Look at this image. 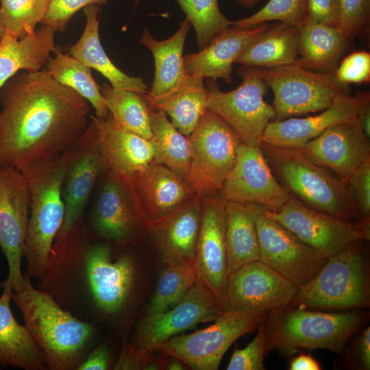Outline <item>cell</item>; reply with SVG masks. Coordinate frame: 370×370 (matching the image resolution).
<instances>
[{
	"label": "cell",
	"mask_w": 370,
	"mask_h": 370,
	"mask_svg": "<svg viewBox=\"0 0 370 370\" xmlns=\"http://www.w3.org/2000/svg\"><path fill=\"white\" fill-rule=\"evenodd\" d=\"M106 171L99 151L95 123L91 119L77 141L69 148L62 197L64 217L57 236H64L82 222V216L99 175Z\"/></svg>",
	"instance_id": "obj_17"
},
{
	"label": "cell",
	"mask_w": 370,
	"mask_h": 370,
	"mask_svg": "<svg viewBox=\"0 0 370 370\" xmlns=\"http://www.w3.org/2000/svg\"><path fill=\"white\" fill-rule=\"evenodd\" d=\"M0 100V166L21 171L62 153L88 126L89 103L46 69L16 74Z\"/></svg>",
	"instance_id": "obj_1"
},
{
	"label": "cell",
	"mask_w": 370,
	"mask_h": 370,
	"mask_svg": "<svg viewBox=\"0 0 370 370\" xmlns=\"http://www.w3.org/2000/svg\"><path fill=\"white\" fill-rule=\"evenodd\" d=\"M50 0H0V23L5 33L22 39L33 34Z\"/></svg>",
	"instance_id": "obj_39"
},
{
	"label": "cell",
	"mask_w": 370,
	"mask_h": 370,
	"mask_svg": "<svg viewBox=\"0 0 370 370\" xmlns=\"http://www.w3.org/2000/svg\"><path fill=\"white\" fill-rule=\"evenodd\" d=\"M237 73L243 82L229 92L221 91L215 81H207V109L226 122L243 144L258 147L267 125L276 119V112L264 101L267 85L251 67L242 66Z\"/></svg>",
	"instance_id": "obj_10"
},
{
	"label": "cell",
	"mask_w": 370,
	"mask_h": 370,
	"mask_svg": "<svg viewBox=\"0 0 370 370\" xmlns=\"http://www.w3.org/2000/svg\"><path fill=\"white\" fill-rule=\"evenodd\" d=\"M347 345L342 358L352 369L358 370L370 369V327L366 326L352 336Z\"/></svg>",
	"instance_id": "obj_46"
},
{
	"label": "cell",
	"mask_w": 370,
	"mask_h": 370,
	"mask_svg": "<svg viewBox=\"0 0 370 370\" xmlns=\"http://www.w3.org/2000/svg\"><path fill=\"white\" fill-rule=\"evenodd\" d=\"M188 138V186L199 199L220 193L236 163L243 143L240 137L220 116L207 110Z\"/></svg>",
	"instance_id": "obj_7"
},
{
	"label": "cell",
	"mask_w": 370,
	"mask_h": 370,
	"mask_svg": "<svg viewBox=\"0 0 370 370\" xmlns=\"http://www.w3.org/2000/svg\"><path fill=\"white\" fill-rule=\"evenodd\" d=\"M129 180L148 227L151 223L163 219L196 197L184 180L166 166L153 160Z\"/></svg>",
	"instance_id": "obj_22"
},
{
	"label": "cell",
	"mask_w": 370,
	"mask_h": 370,
	"mask_svg": "<svg viewBox=\"0 0 370 370\" xmlns=\"http://www.w3.org/2000/svg\"><path fill=\"white\" fill-rule=\"evenodd\" d=\"M349 43L336 27L306 23L299 28L296 62L309 70L334 71Z\"/></svg>",
	"instance_id": "obj_31"
},
{
	"label": "cell",
	"mask_w": 370,
	"mask_h": 370,
	"mask_svg": "<svg viewBox=\"0 0 370 370\" xmlns=\"http://www.w3.org/2000/svg\"><path fill=\"white\" fill-rule=\"evenodd\" d=\"M153 353L138 349L132 343L125 342L114 369H145L153 359Z\"/></svg>",
	"instance_id": "obj_48"
},
{
	"label": "cell",
	"mask_w": 370,
	"mask_h": 370,
	"mask_svg": "<svg viewBox=\"0 0 370 370\" xmlns=\"http://www.w3.org/2000/svg\"><path fill=\"white\" fill-rule=\"evenodd\" d=\"M270 167L291 196L313 210L341 220L361 221L347 182L310 160L299 149L260 145Z\"/></svg>",
	"instance_id": "obj_5"
},
{
	"label": "cell",
	"mask_w": 370,
	"mask_h": 370,
	"mask_svg": "<svg viewBox=\"0 0 370 370\" xmlns=\"http://www.w3.org/2000/svg\"><path fill=\"white\" fill-rule=\"evenodd\" d=\"M365 240L348 245L328 258L319 272L298 288L292 304L325 310L370 307V267Z\"/></svg>",
	"instance_id": "obj_6"
},
{
	"label": "cell",
	"mask_w": 370,
	"mask_h": 370,
	"mask_svg": "<svg viewBox=\"0 0 370 370\" xmlns=\"http://www.w3.org/2000/svg\"><path fill=\"white\" fill-rule=\"evenodd\" d=\"M264 210L326 258L352 242L370 239V219L349 223L308 208L293 196L280 209Z\"/></svg>",
	"instance_id": "obj_11"
},
{
	"label": "cell",
	"mask_w": 370,
	"mask_h": 370,
	"mask_svg": "<svg viewBox=\"0 0 370 370\" xmlns=\"http://www.w3.org/2000/svg\"><path fill=\"white\" fill-rule=\"evenodd\" d=\"M225 242L228 275L248 262L260 260L256 221L247 205L225 201Z\"/></svg>",
	"instance_id": "obj_32"
},
{
	"label": "cell",
	"mask_w": 370,
	"mask_h": 370,
	"mask_svg": "<svg viewBox=\"0 0 370 370\" xmlns=\"http://www.w3.org/2000/svg\"><path fill=\"white\" fill-rule=\"evenodd\" d=\"M191 24L185 18L177 32L170 38L157 40L146 28L139 42L152 53L155 62V74L152 87L145 96L150 107L157 101L169 95L179 88L188 75L184 66L183 51Z\"/></svg>",
	"instance_id": "obj_26"
},
{
	"label": "cell",
	"mask_w": 370,
	"mask_h": 370,
	"mask_svg": "<svg viewBox=\"0 0 370 370\" xmlns=\"http://www.w3.org/2000/svg\"><path fill=\"white\" fill-rule=\"evenodd\" d=\"M171 359L165 362V369L169 370H182L185 369V365L179 359L171 357Z\"/></svg>",
	"instance_id": "obj_52"
},
{
	"label": "cell",
	"mask_w": 370,
	"mask_h": 370,
	"mask_svg": "<svg viewBox=\"0 0 370 370\" xmlns=\"http://www.w3.org/2000/svg\"><path fill=\"white\" fill-rule=\"evenodd\" d=\"M151 140L155 148L153 161L173 171L188 185L190 147L188 136L180 132L162 110H151Z\"/></svg>",
	"instance_id": "obj_34"
},
{
	"label": "cell",
	"mask_w": 370,
	"mask_h": 370,
	"mask_svg": "<svg viewBox=\"0 0 370 370\" xmlns=\"http://www.w3.org/2000/svg\"><path fill=\"white\" fill-rule=\"evenodd\" d=\"M141 0H135L134 7L136 8Z\"/></svg>",
	"instance_id": "obj_55"
},
{
	"label": "cell",
	"mask_w": 370,
	"mask_h": 370,
	"mask_svg": "<svg viewBox=\"0 0 370 370\" xmlns=\"http://www.w3.org/2000/svg\"><path fill=\"white\" fill-rule=\"evenodd\" d=\"M53 53L54 57L51 56L45 65L49 73L91 104L95 116L106 118L109 112L101 87L95 81L90 69L69 53H64L59 47H56Z\"/></svg>",
	"instance_id": "obj_35"
},
{
	"label": "cell",
	"mask_w": 370,
	"mask_h": 370,
	"mask_svg": "<svg viewBox=\"0 0 370 370\" xmlns=\"http://www.w3.org/2000/svg\"><path fill=\"white\" fill-rule=\"evenodd\" d=\"M251 68L273 93L276 120L322 111L338 95L351 93L333 73L313 72L297 62Z\"/></svg>",
	"instance_id": "obj_8"
},
{
	"label": "cell",
	"mask_w": 370,
	"mask_h": 370,
	"mask_svg": "<svg viewBox=\"0 0 370 370\" xmlns=\"http://www.w3.org/2000/svg\"><path fill=\"white\" fill-rule=\"evenodd\" d=\"M193 263L184 261L164 262L145 316L164 312L178 303L197 282Z\"/></svg>",
	"instance_id": "obj_37"
},
{
	"label": "cell",
	"mask_w": 370,
	"mask_h": 370,
	"mask_svg": "<svg viewBox=\"0 0 370 370\" xmlns=\"http://www.w3.org/2000/svg\"><path fill=\"white\" fill-rule=\"evenodd\" d=\"M290 370H321V367L313 356L308 354H300L293 358L289 365Z\"/></svg>",
	"instance_id": "obj_50"
},
{
	"label": "cell",
	"mask_w": 370,
	"mask_h": 370,
	"mask_svg": "<svg viewBox=\"0 0 370 370\" xmlns=\"http://www.w3.org/2000/svg\"><path fill=\"white\" fill-rule=\"evenodd\" d=\"M260 0H235V1L240 5L245 8H250L254 6Z\"/></svg>",
	"instance_id": "obj_53"
},
{
	"label": "cell",
	"mask_w": 370,
	"mask_h": 370,
	"mask_svg": "<svg viewBox=\"0 0 370 370\" xmlns=\"http://www.w3.org/2000/svg\"><path fill=\"white\" fill-rule=\"evenodd\" d=\"M369 92L338 95L332 103L318 114L305 118L274 120L267 126L262 142L285 149H299L329 127L357 118Z\"/></svg>",
	"instance_id": "obj_21"
},
{
	"label": "cell",
	"mask_w": 370,
	"mask_h": 370,
	"mask_svg": "<svg viewBox=\"0 0 370 370\" xmlns=\"http://www.w3.org/2000/svg\"><path fill=\"white\" fill-rule=\"evenodd\" d=\"M298 288L260 260L230 273L221 301L224 310L267 312L291 304Z\"/></svg>",
	"instance_id": "obj_13"
},
{
	"label": "cell",
	"mask_w": 370,
	"mask_h": 370,
	"mask_svg": "<svg viewBox=\"0 0 370 370\" xmlns=\"http://www.w3.org/2000/svg\"><path fill=\"white\" fill-rule=\"evenodd\" d=\"M200 200L201 220L193 266L197 280L221 304L228 276L225 200L221 193Z\"/></svg>",
	"instance_id": "obj_18"
},
{
	"label": "cell",
	"mask_w": 370,
	"mask_h": 370,
	"mask_svg": "<svg viewBox=\"0 0 370 370\" xmlns=\"http://www.w3.org/2000/svg\"><path fill=\"white\" fill-rule=\"evenodd\" d=\"M271 21L299 28L306 23V0H269L251 16L233 21L232 27L249 29Z\"/></svg>",
	"instance_id": "obj_40"
},
{
	"label": "cell",
	"mask_w": 370,
	"mask_h": 370,
	"mask_svg": "<svg viewBox=\"0 0 370 370\" xmlns=\"http://www.w3.org/2000/svg\"><path fill=\"white\" fill-rule=\"evenodd\" d=\"M12 299L43 352L47 367L77 369L90 349L93 325L64 308L49 292L35 288L27 274L23 275L22 288L13 292Z\"/></svg>",
	"instance_id": "obj_2"
},
{
	"label": "cell",
	"mask_w": 370,
	"mask_h": 370,
	"mask_svg": "<svg viewBox=\"0 0 370 370\" xmlns=\"http://www.w3.org/2000/svg\"><path fill=\"white\" fill-rule=\"evenodd\" d=\"M29 190L21 171L0 166V247L7 259L8 275L3 288L13 292L23 286L21 260L29 214Z\"/></svg>",
	"instance_id": "obj_14"
},
{
	"label": "cell",
	"mask_w": 370,
	"mask_h": 370,
	"mask_svg": "<svg viewBox=\"0 0 370 370\" xmlns=\"http://www.w3.org/2000/svg\"><path fill=\"white\" fill-rule=\"evenodd\" d=\"M306 23L336 27L339 14L338 0H306Z\"/></svg>",
	"instance_id": "obj_47"
},
{
	"label": "cell",
	"mask_w": 370,
	"mask_h": 370,
	"mask_svg": "<svg viewBox=\"0 0 370 370\" xmlns=\"http://www.w3.org/2000/svg\"><path fill=\"white\" fill-rule=\"evenodd\" d=\"M269 27L267 23L249 29L230 27L217 36L199 52L184 56L186 72L201 77L217 81L232 82V65L259 35Z\"/></svg>",
	"instance_id": "obj_23"
},
{
	"label": "cell",
	"mask_w": 370,
	"mask_h": 370,
	"mask_svg": "<svg viewBox=\"0 0 370 370\" xmlns=\"http://www.w3.org/2000/svg\"><path fill=\"white\" fill-rule=\"evenodd\" d=\"M110 352L107 345L95 347L79 365L78 370H105L109 367Z\"/></svg>",
	"instance_id": "obj_49"
},
{
	"label": "cell",
	"mask_w": 370,
	"mask_h": 370,
	"mask_svg": "<svg viewBox=\"0 0 370 370\" xmlns=\"http://www.w3.org/2000/svg\"><path fill=\"white\" fill-rule=\"evenodd\" d=\"M101 5L93 4L84 8L86 24L79 39L69 49V54L90 69L103 75L114 88L137 92L143 96L148 94V86L142 77L127 75L110 60L100 41L98 15Z\"/></svg>",
	"instance_id": "obj_27"
},
{
	"label": "cell",
	"mask_w": 370,
	"mask_h": 370,
	"mask_svg": "<svg viewBox=\"0 0 370 370\" xmlns=\"http://www.w3.org/2000/svg\"><path fill=\"white\" fill-rule=\"evenodd\" d=\"M247 206L256 221L260 249V260L297 288L309 282L328 258L268 217L263 207L254 204Z\"/></svg>",
	"instance_id": "obj_12"
},
{
	"label": "cell",
	"mask_w": 370,
	"mask_h": 370,
	"mask_svg": "<svg viewBox=\"0 0 370 370\" xmlns=\"http://www.w3.org/2000/svg\"><path fill=\"white\" fill-rule=\"evenodd\" d=\"M338 2L336 27L350 42L369 21L370 0H338Z\"/></svg>",
	"instance_id": "obj_42"
},
{
	"label": "cell",
	"mask_w": 370,
	"mask_h": 370,
	"mask_svg": "<svg viewBox=\"0 0 370 370\" xmlns=\"http://www.w3.org/2000/svg\"><path fill=\"white\" fill-rule=\"evenodd\" d=\"M69 149L33 163L21 171L29 190V214L23 256L27 275L43 279L64 217L62 187Z\"/></svg>",
	"instance_id": "obj_4"
},
{
	"label": "cell",
	"mask_w": 370,
	"mask_h": 370,
	"mask_svg": "<svg viewBox=\"0 0 370 370\" xmlns=\"http://www.w3.org/2000/svg\"><path fill=\"white\" fill-rule=\"evenodd\" d=\"M264 320L258 325L253 340L244 348H236L227 366V370H264L266 349Z\"/></svg>",
	"instance_id": "obj_41"
},
{
	"label": "cell",
	"mask_w": 370,
	"mask_h": 370,
	"mask_svg": "<svg viewBox=\"0 0 370 370\" xmlns=\"http://www.w3.org/2000/svg\"><path fill=\"white\" fill-rule=\"evenodd\" d=\"M299 149L312 162L328 168L347 182L370 158V142L357 118L333 125Z\"/></svg>",
	"instance_id": "obj_20"
},
{
	"label": "cell",
	"mask_w": 370,
	"mask_h": 370,
	"mask_svg": "<svg viewBox=\"0 0 370 370\" xmlns=\"http://www.w3.org/2000/svg\"><path fill=\"white\" fill-rule=\"evenodd\" d=\"M101 92L114 124L127 132L151 140V110L145 96L137 92L117 89L103 83Z\"/></svg>",
	"instance_id": "obj_36"
},
{
	"label": "cell",
	"mask_w": 370,
	"mask_h": 370,
	"mask_svg": "<svg viewBox=\"0 0 370 370\" xmlns=\"http://www.w3.org/2000/svg\"><path fill=\"white\" fill-rule=\"evenodd\" d=\"M299 56V28L281 23L269 27L243 51L236 64L247 67H273L293 64Z\"/></svg>",
	"instance_id": "obj_30"
},
{
	"label": "cell",
	"mask_w": 370,
	"mask_h": 370,
	"mask_svg": "<svg viewBox=\"0 0 370 370\" xmlns=\"http://www.w3.org/2000/svg\"><path fill=\"white\" fill-rule=\"evenodd\" d=\"M13 291L3 288L0 297V365L25 370H43L47 367L43 352L25 325L13 315L10 301Z\"/></svg>",
	"instance_id": "obj_28"
},
{
	"label": "cell",
	"mask_w": 370,
	"mask_h": 370,
	"mask_svg": "<svg viewBox=\"0 0 370 370\" xmlns=\"http://www.w3.org/2000/svg\"><path fill=\"white\" fill-rule=\"evenodd\" d=\"M220 193L225 201L258 205L269 210L280 209L291 197L274 176L260 147L243 143Z\"/></svg>",
	"instance_id": "obj_15"
},
{
	"label": "cell",
	"mask_w": 370,
	"mask_h": 370,
	"mask_svg": "<svg viewBox=\"0 0 370 370\" xmlns=\"http://www.w3.org/2000/svg\"><path fill=\"white\" fill-rule=\"evenodd\" d=\"M106 172L94 209V227L101 237L125 245L132 241L140 230H147L148 225L131 182Z\"/></svg>",
	"instance_id": "obj_19"
},
{
	"label": "cell",
	"mask_w": 370,
	"mask_h": 370,
	"mask_svg": "<svg viewBox=\"0 0 370 370\" xmlns=\"http://www.w3.org/2000/svg\"><path fill=\"white\" fill-rule=\"evenodd\" d=\"M107 1L108 0H50L40 23L52 27L56 32L62 33L77 11L93 4L101 5Z\"/></svg>",
	"instance_id": "obj_43"
},
{
	"label": "cell",
	"mask_w": 370,
	"mask_h": 370,
	"mask_svg": "<svg viewBox=\"0 0 370 370\" xmlns=\"http://www.w3.org/2000/svg\"><path fill=\"white\" fill-rule=\"evenodd\" d=\"M56 32L52 27L42 25L22 39L5 33L0 41V88L21 70L37 71L45 66L56 49Z\"/></svg>",
	"instance_id": "obj_29"
},
{
	"label": "cell",
	"mask_w": 370,
	"mask_h": 370,
	"mask_svg": "<svg viewBox=\"0 0 370 370\" xmlns=\"http://www.w3.org/2000/svg\"><path fill=\"white\" fill-rule=\"evenodd\" d=\"M357 119L366 135L370 137V97L362 104L358 112Z\"/></svg>",
	"instance_id": "obj_51"
},
{
	"label": "cell",
	"mask_w": 370,
	"mask_h": 370,
	"mask_svg": "<svg viewBox=\"0 0 370 370\" xmlns=\"http://www.w3.org/2000/svg\"><path fill=\"white\" fill-rule=\"evenodd\" d=\"M193 27L199 49L215 36L228 29L232 22L220 10L219 0H176Z\"/></svg>",
	"instance_id": "obj_38"
},
{
	"label": "cell",
	"mask_w": 370,
	"mask_h": 370,
	"mask_svg": "<svg viewBox=\"0 0 370 370\" xmlns=\"http://www.w3.org/2000/svg\"><path fill=\"white\" fill-rule=\"evenodd\" d=\"M223 312L219 301L197 280L175 305L164 312L145 316L132 343L138 349L153 352L157 345L178 334L200 323L213 321Z\"/></svg>",
	"instance_id": "obj_16"
},
{
	"label": "cell",
	"mask_w": 370,
	"mask_h": 370,
	"mask_svg": "<svg viewBox=\"0 0 370 370\" xmlns=\"http://www.w3.org/2000/svg\"><path fill=\"white\" fill-rule=\"evenodd\" d=\"M201 220L197 197L148 227L164 262L193 263Z\"/></svg>",
	"instance_id": "obj_25"
},
{
	"label": "cell",
	"mask_w": 370,
	"mask_h": 370,
	"mask_svg": "<svg viewBox=\"0 0 370 370\" xmlns=\"http://www.w3.org/2000/svg\"><path fill=\"white\" fill-rule=\"evenodd\" d=\"M369 317L362 309L323 312L295 304L272 310L264 319L265 356L306 348L328 349L342 358L349 339Z\"/></svg>",
	"instance_id": "obj_3"
},
{
	"label": "cell",
	"mask_w": 370,
	"mask_h": 370,
	"mask_svg": "<svg viewBox=\"0 0 370 370\" xmlns=\"http://www.w3.org/2000/svg\"><path fill=\"white\" fill-rule=\"evenodd\" d=\"M91 119L106 171L130 180L153 160L155 148L151 140L119 128L110 114L105 119L92 115Z\"/></svg>",
	"instance_id": "obj_24"
},
{
	"label": "cell",
	"mask_w": 370,
	"mask_h": 370,
	"mask_svg": "<svg viewBox=\"0 0 370 370\" xmlns=\"http://www.w3.org/2000/svg\"><path fill=\"white\" fill-rule=\"evenodd\" d=\"M347 183L360 219H370V158L358 166Z\"/></svg>",
	"instance_id": "obj_45"
},
{
	"label": "cell",
	"mask_w": 370,
	"mask_h": 370,
	"mask_svg": "<svg viewBox=\"0 0 370 370\" xmlns=\"http://www.w3.org/2000/svg\"><path fill=\"white\" fill-rule=\"evenodd\" d=\"M341 83L364 84L370 80V53L355 51L346 56L333 73Z\"/></svg>",
	"instance_id": "obj_44"
},
{
	"label": "cell",
	"mask_w": 370,
	"mask_h": 370,
	"mask_svg": "<svg viewBox=\"0 0 370 370\" xmlns=\"http://www.w3.org/2000/svg\"><path fill=\"white\" fill-rule=\"evenodd\" d=\"M200 77L188 75L173 93L157 101L151 110H162L182 134L188 136L206 112L208 91Z\"/></svg>",
	"instance_id": "obj_33"
},
{
	"label": "cell",
	"mask_w": 370,
	"mask_h": 370,
	"mask_svg": "<svg viewBox=\"0 0 370 370\" xmlns=\"http://www.w3.org/2000/svg\"><path fill=\"white\" fill-rule=\"evenodd\" d=\"M5 33V30L4 27L0 23V41L1 40L2 38L3 37Z\"/></svg>",
	"instance_id": "obj_54"
},
{
	"label": "cell",
	"mask_w": 370,
	"mask_h": 370,
	"mask_svg": "<svg viewBox=\"0 0 370 370\" xmlns=\"http://www.w3.org/2000/svg\"><path fill=\"white\" fill-rule=\"evenodd\" d=\"M267 314L224 310L206 328L175 336L157 345L153 352L176 358L192 369L217 370L229 347L257 328Z\"/></svg>",
	"instance_id": "obj_9"
}]
</instances>
